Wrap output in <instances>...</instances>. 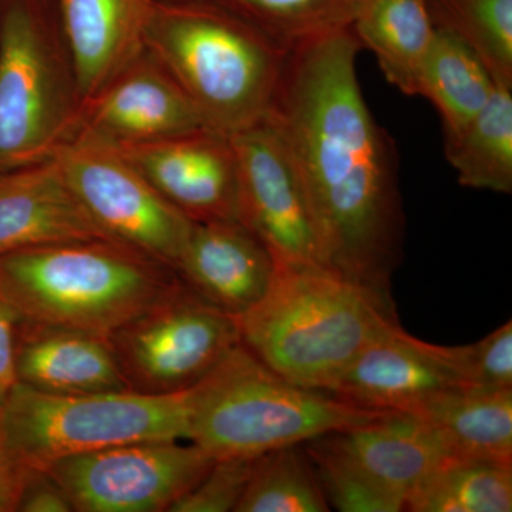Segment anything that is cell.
Returning a JSON list of instances; mask_svg holds the SVG:
<instances>
[{"instance_id": "28", "label": "cell", "mask_w": 512, "mask_h": 512, "mask_svg": "<svg viewBox=\"0 0 512 512\" xmlns=\"http://www.w3.org/2000/svg\"><path fill=\"white\" fill-rule=\"evenodd\" d=\"M329 507L342 512L406 511L402 498L384 490L346 457L329 434L302 444Z\"/></svg>"}, {"instance_id": "30", "label": "cell", "mask_w": 512, "mask_h": 512, "mask_svg": "<svg viewBox=\"0 0 512 512\" xmlns=\"http://www.w3.org/2000/svg\"><path fill=\"white\" fill-rule=\"evenodd\" d=\"M468 376L473 389H512V322L467 346Z\"/></svg>"}, {"instance_id": "8", "label": "cell", "mask_w": 512, "mask_h": 512, "mask_svg": "<svg viewBox=\"0 0 512 512\" xmlns=\"http://www.w3.org/2000/svg\"><path fill=\"white\" fill-rule=\"evenodd\" d=\"M134 392L190 390L241 345L237 316L183 281L109 338Z\"/></svg>"}, {"instance_id": "26", "label": "cell", "mask_w": 512, "mask_h": 512, "mask_svg": "<svg viewBox=\"0 0 512 512\" xmlns=\"http://www.w3.org/2000/svg\"><path fill=\"white\" fill-rule=\"evenodd\" d=\"M330 507L302 446L279 448L256 461L235 512H328Z\"/></svg>"}, {"instance_id": "12", "label": "cell", "mask_w": 512, "mask_h": 512, "mask_svg": "<svg viewBox=\"0 0 512 512\" xmlns=\"http://www.w3.org/2000/svg\"><path fill=\"white\" fill-rule=\"evenodd\" d=\"M461 387H471L467 346L424 342L397 322L363 349L330 394L362 409L413 413Z\"/></svg>"}, {"instance_id": "5", "label": "cell", "mask_w": 512, "mask_h": 512, "mask_svg": "<svg viewBox=\"0 0 512 512\" xmlns=\"http://www.w3.org/2000/svg\"><path fill=\"white\" fill-rule=\"evenodd\" d=\"M389 413L293 384L241 343L192 387L187 441L214 460L258 458Z\"/></svg>"}, {"instance_id": "25", "label": "cell", "mask_w": 512, "mask_h": 512, "mask_svg": "<svg viewBox=\"0 0 512 512\" xmlns=\"http://www.w3.org/2000/svg\"><path fill=\"white\" fill-rule=\"evenodd\" d=\"M431 19L471 50L498 87L512 90V0H429Z\"/></svg>"}, {"instance_id": "11", "label": "cell", "mask_w": 512, "mask_h": 512, "mask_svg": "<svg viewBox=\"0 0 512 512\" xmlns=\"http://www.w3.org/2000/svg\"><path fill=\"white\" fill-rule=\"evenodd\" d=\"M231 141L238 165V221L275 261L323 265L301 178L271 121L265 117Z\"/></svg>"}, {"instance_id": "6", "label": "cell", "mask_w": 512, "mask_h": 512, "mask_svg": "<svg viewBox=\"0 0 512 512\" xmlns=\"http://www.w3.org/2000/svg\"><path fill=\"white\" fill-rule=\"evenodd\" d=\"M83 100L62 29L37 0L0 5V173L55 156Z\"/></svg>"}, {"instance_id": "14", "label": "cell", "mask_w": 512, "mask_h": 512, "mask_svg": "<svg viewBox=\"0 0 512 512\" xmlns=\"http://www.w3.org/2000/svg\"><path fill=\"white\" fill-rule=\"evenodd\" d=\"M120 153L191 221L238 220V165L231 137L202 130Z\"/></svg>"}, {"instance_id": "31", "label": "cell", "mask_w": 512, "mask_h": 512, "mask_svg": "<svg viewBox=\"0 0 512 512\" xmlns=\"http://www.w3.org/2000/svg\"><path fill=\"white\" fill-rule=\"evenodd\" d=\"M20 316L0 296V406L18 386V336Z\"/></svg>"}, {"instance_id": "2", "label": "cell", "mask_w": 512, "mask_h": 512, "mask_svg": "<svg viewBox=\"0 0 512 512\" xmlns=\"http://www.w3.org/2000/svg\"><path fill=\"white\" fill-rule=\"evenodd\" d=\"M241 343L279 376L332 392L363 349L397 323L393 298L311 262L275 261L265 295L237 316Z\"/></svg>"}, {"instance_id": "19", "label": "cell", "mask_w": 512, "mask_h": 512, "mask_svg": "<svg viewBox=\"0 0 512 512\" xmlns=\"http://www.w3.org/2000/svg\"><path fill=\"white\" fill-rule=\"evenodd\" d=\"M329 437L366 476L404 504L444 460L454 456L439 431L410 413L390 412Z\"/></svg>"}, {"instance_id": "33", "label": "cell", "mask_w": 512, "mask_h": 512, "mask_svg": "<svg viewBox=\"0 0 512 512\" xmlns=\"http://www.w3.org/2000/svg\"><path fill=\"white\" fill-rule=\"evenodd\" d=\"M30 468L22 466L10 448L0 414V512L18 511L20 495Z\"/></svg>"}, {"instance_id": "34", "label": "cell", "mask_w": 512, "mask_h": 512, "mask_svg": "<svg viewBox=\"0 0 512 512\" xmlns=\"http://www.w3.org/2000/svg\"><path fill=\"white\" fill-rule=\"evenodd\" d=\"M163 2H178V0H163Z\"/></svg>"}, {"instance_id": "13", "label": "cell", "mask_w": 512, "mask_h": 512, "mask_svg": "<svg viewBox=\"0 0 512 512\" xmlns=\"http://www.w3.org/2000/svg\"><path fill=\"white\" fill-rule=\"evenodd\" d=\"M202 130L210 128L146 49L84 101L72 138L124 151Z\"/></svg>"}, {"instance_id": "1", "label": "cell", "mask_w": 512, "mask_h": 512, "mask_svg": "<svg viewBox=\"0 0 512 512\" xmlns=\"http://www.w3.org/2000/svg\"><path fill=\"white\" fill-rule=\"evenodd\" d=\"M352 28L289 50L271 121L308 198L322 264L392 298L404 212L392 138L367 106Z\"/></svg>"}, {"instance_id": "24", "label": "cell", "mask_w": 512, "mask_h": 512, "mask_svg": "<svg viewBox=\"0 0 512 512\" xmlns=\"http://www.w3.org/2000/svg\"><path fill=\"white\" fill-rule=\"evenodd\" d=\"M412 512H510L512 466L451 456L407 497Z\"/></svg>"}, {"instance_id": "3", "label": "cell", "mask_w": 512, "mask_h": 512, "mask_svg": "<svg viewBox=\"0 0 512 512\" xmlns=\"http://www.w3.org/2000/svg\"><path fill=\"white\" fill-rule=\"evenodd\" d=\"M146 49L205 126L231 137L265 119L291 47L225 0H157Z\"/></svg>"}, {"instance_id": "18", "label": "cell", "mask_w": 512, "mask_h": 512, "mask_svg": "<svg viewBox=\"0 0 512 512\" xmlns=\"http://www.w3.org/2000/svg\"><path fill=\"white\" fill-rule=\"evenodd\" d=\"M18 380L37 392L59 396L131 390L109 338L22 319Z\"/></svg>"}, {"instance_id": "17", "label": "cell", "mask_w": 512, "mask_h": 512, "mask_svg": "<svg viewBox=\"0 0 512 512\" xmlns=\"http://www.w3.org/2000/svg\"><path fill=\"white\" fill-rule=\"evenodd\" d=\"M157 0H57L83 103L146 50Z\"/></svg>"}, {"instance_id": "23", "label": "cell", "mask_w": 512, "mask_h": 512, "mask_svg": "<svg viewBox=\"0 0 512 512\" xmlns=\"http://www.w3.org/2000/svg\"><path fill=\"white\" fill-rule=\"evenodd\" d=\"M446 156L463 187L511 194V89L497 87L470 123L446 137Z\"/></svg>"}, {"instance_id": "20", "label": "cell", "mask_w": 512, "mask_h": 512, "mask_svg": "<svg viewBox=\"0 0 512 512\" xmlns=\"http://www.w3.org/2000/svg\"><path fill=\"white\" fill-rule=\"evenodd\" d=\"M400 92L416 96L424 60L436 36L429 0H362L352 26Z\"/></svg>"}, {"instance_id": "32", "label": "cell", "mask_w": 512, "mask_h": 512, "mask_svg": "<svg viewBox=\"0 0 512 512\" xmlns=\"http://www.w3.org/2000/svg\"><path fill=\"white\" fill-rule=\"evenodd\" d=\"M20 512H70L69 498L46 470L30 468L18 504Z\"/></svg>"}, {"instance_id": "22", "label": "cell", "mask_w": 512, "mask_h": 512, "mask_svg": "<svg viewBox=\"0 0 512 512\" xmlns=\"http://www.w3.org/2000/svg\"><path fill=\"white\" fill-rule=\"evenodd\" d=\"M497 84L463 42L436 28L424 60L416 96L433 104L443 121L444 137L453 136L484 109Z\"/></svg>"}, {"instance_id": "10", "label": "cell", "mask_w": 512, "mask_h": 512, "mask_svg": "<svg viewBox=\"0 0 512 512\" xmlns=\"http://www.w3.org/2000/svg\"><path fill=\"white\" fill-rule=\"evenodd\" d=\"M214 458L187 440H147L62 458L45 468L79 512H168Z\"/></svg>"}, {"instance_id": "27", "label": "cell", "mask_w": 512, "mask_h": 512, "mask_svg": "<svg viewBox=\"0 0 512 512\" xmlns=\"http://www.w3.org/2000/svg\"><path fill=\"white\" fill-rule=\"evenodd\" d=\"M266 32L292 47L350 28L362 0H225Z\"/></svg>"}, {"instance_id": "7", "label": "cell", "mask_w": 512, "mask_h": 512, "mask_svg": "<svg viewBox=\"0 0 512 512\" xmlns=\"http://www.w3.org/2000/svg\"><path fill=\"white\" fill-rule=\"evenodd\" d=\"M191 389L59 396L18 383L0 406L22 466L45 470L62 458L147 440H187Z\"/></svg>"}, {"instance_id": "16", "label": "cell", "mask_w": 512, "mask_h": 512, "mask_svg": "<svg viewBox=\"0 0 512 512\" xmlns=\"http://www.w3.org/2000/svg\"><path fill=\"white\" fill-rule=\"evenodd\" d=\"M79 239H110L94 224L55 156L0 173V256Z\"/></svg>"}, {"instance_id": "9", "label": "cell", "mask_w": 512, "mask_h": 512, "mask_svg": "<svg viewBox=\"0 0 512 512\" xmlns=\"http://www.w3.org/2000/svg\"><path fill=\"white\" fill-rule=\"evenodd\" d=\"M55 158L107 238L177 268L194 221L165 200L120 151L72 138Z\"/></svg>"}, {"instance_id": "15", "label": "cell", "mask_w": 512, "mask_h": 512, "mask_svg": "<svg viewBox=\"0 0 512 512\" xmlns=\"http://www.w3.org/2000/svg\"><path fill=\"white\" fill-rule=\"evenodd\" d=\"M175 271L192 291L239 316L265 295L275 258L238 220L194 222Z\"/></svg>"}, {"instance_id": "21", "label": "cell", "mask_w": 512, "mask_h": 512, "mask_svg": "<svg viewBox=\"0 0 512 512\" xmlns=\"http://www.w3.org/2000/svg\"><path fill=\"white\" fill-rule=\"evenodd\" d=\"M410 414L439 431L454 456L512 466V389L448 390Z\"/></svg>"}, {"instance_id": "4", "label": "cell", "mask_w": 512, "mask_h": 512, "mask_svg": "<svg viewBox=\"0 0 512 512\" xmlns=\"http://www.w3.org/2000/svg\"><path fill=\"white\" fill-rule=\"evenodd\" d=\"M175 269L111 239L0 256V296L20 319L110 338L180 285Z\"/></svg>"}, {"instance_id": "29", "label": "cell", "mask_w": 512, "mask_h": 512, "mask_svg": "<svg viewBox=\"0 0 512 512\" xmlns=\"http://www.w3.org/2000/svg\"><path fill=\"white\" fill-rule=\"evenodd\" d=\"M259 458V457H258ZM258 458H220L168 512H229L244 497Z\"/></svg>"}]
</instances>
